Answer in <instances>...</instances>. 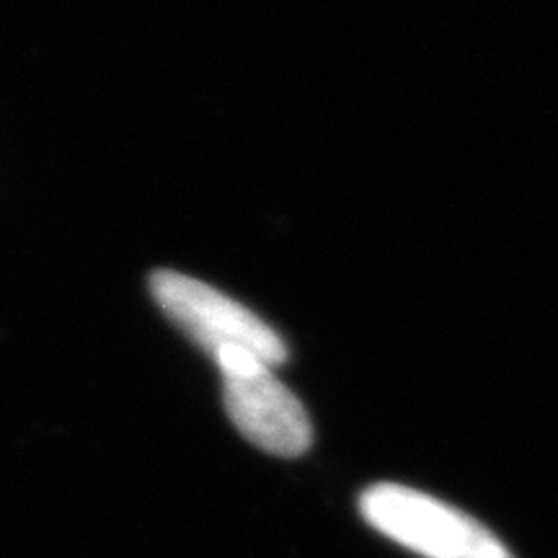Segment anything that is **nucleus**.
I'll return each instance as SVG.
<instances>
[{
	"label": "nucleus",
	"instance_id": "f257e3e1",
	"mask_svg": "<svg viewBox=\"0 0 558 558\" xmlns=\"http://www.w3.org/2000/svg\"><path fill=\"white\" fill-rule=\"evenodd\" d=\"M150 292L166 316L218 362L220 373L288 360V344L269 324L199 279L160 269L150 277Z\"/></svg>",
	"mask_w": 558,
	"mask_h": 558
},
{
	"label": "nucleus",
	"instance_id": "f03ea898",
	"mask_svg": "<svg viewBox=\"0 0 558 558\" xmlns=\"http://www.w3.org/2000/svg\"><path fill=\"white\" fill-rule=\"evenodd\" d=\"M360 512L386 538L424 558H514L492 530L416 488H367Z\"/></svg>",
	"mask_w": 558,
	"mask_h": 558
},
{
	"label": "nucleus",
	"instance_id": "7ed1b4c3",
	"mask_svg": "<svg viewBox=\"0 0 558 558\" xmlns=\"http://www.w3.org/2000/svg\"><path fill=\"white\" fill-rule=\"evenodd\" d=\"M230 422L256 448L279 458H298L311 448L313 427L303 403L267 365L222 369Z\"/></svg>",
	"mask_w": 558,
	"mask_h": 558
}]
</instances>
